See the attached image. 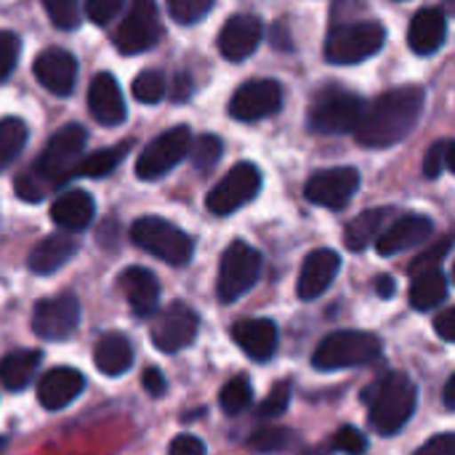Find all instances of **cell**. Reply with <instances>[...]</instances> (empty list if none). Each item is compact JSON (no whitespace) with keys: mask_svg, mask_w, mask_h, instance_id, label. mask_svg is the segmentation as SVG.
I'll return each instance as SVG.
<instances>
[{"mask_svg":"<svg viewBox=\"0 0 455 455\" xmlns=\"http://www.w3.org/2000/svg\"><path fill=\"white\" fill-rule=\"evenodd\" d=\"M427 93L421 85H403L381 93L371 107H365L357 125V141L371 149H384L400 144L419 123L424 112Z\"/></svg>","mask_w":455,"mask_h":455,"instance_id":"obj_1","label":"cell"},{"mask_svg":"<svg viewBox=\"0 0 455 455\" xmlns=\"http://www.w3.org/2000/svg\"><path fill=\"white\" fill-rule=\"evenodd\" d=\"M85 141H88V133L83 125L69 123V125L59 128L48 139V144H45L43 155L35 160V165L16 179V195L24 203H40L51 189L64 187L72 179L77 163L83 160Z\"/></svg>","mask_w":455,"mask_h":455,"instance_id":"obj_2","label":"cell"},{"mask_svg":"<svg viewBox=\"0 0 455 455\" xmlns=\"http://www.w3.org/2000/svg\"><path fill=\"white\" fill-rule=\"evenodd\" d=\"M363 400L371 405V413H368L371 427L381 437H392L413 419L416 403H419V389L405 373L392 371L384 379H379L373 387H368L363 392Z\"/></svg>","mask_w":455,"mask_h":455,"instance_id":"obj_3","label":"cell"},{"mask_svg":"<svg viewBox=\"0 0 455 455\" xmlns=\"http://www.w3.org/2000/svg\"><path fill=\"white\" fill-rule=\"evenodd\" d=\"M384 347L381 339L365 331H339L320 341L315 349L312 365L317 371H347V368H363L381 357Z\"/></svg>","mask_w":455,"mask_h":455,"instance_id":"obj_4","label":"cell"},{"mask_svg":"<svg viewBox=\"0 0 455 455\" xmlns=\"http://www.w3.org/2000/svg\"><path fill=\"white\" fill-rule=\"evenodd\" d=\"M384 43H387V29H384V24H379L373 19L336 24L325 40V59L339 67L360 64V61L376 56L384 48Z\"/></svg>","mask_w":455,"mask_h":455,"instance_id":"obj_5","label":"cell"},{"mask_svg":"<svg viewBox=\"0 0 455 455\" xmlns=\"http://www.w3.org/2000/svg\"><path fill=\"white\" fill-rule=\"evenodd\" d=\"M365 101L341 88L339 83H331L325 88L317 91L312 109H309V128L315 133H349L357 131L363 112H365Z\"/></svg>","mask_w":455,"mask_h":455,"instance_id":"obj_6","label":"cell"},{"mask_svg":"<svg viewBox=\"0 0 455 455\" xmlns=\"http://www.w3.org/2000/svg\"><path fill=\"white\" fill-rule=\"evenodd\" d=\"M131 240L163 259L165 264H173V267H184L192 261V253H195V243L187 232H181L179 227H173L171 221L165 219H157V216H144L139 219L133 227H131Z\"/></svg>","mask_w":455,"mask_h":455,"instance_id":"obj_7","label":"cell"},{"mask_svg":"<svg viewBox=\"0 0 455 455\" xmlns=\"http://www.w3.org/2000/svg\"><path fill=\"white\" fill-rule=\"evenodd\" d=\"M259 275H261V253L248 243L235 240L221 256L219 285H216L219 299L224 304H235L259 283Z\"/></svg>","mask_w":455,"mask_h":455,"instance_id":"obj_8","label":"cell"},{"mask_svg":"<svg viewBox=\"0 0 455 455\" xmlns=\"http://www.w3.org/2000/svg\"><path fill=\"white\" fill-rule=\"evenodd\" d=\"M192 147V133L187 125H173L157 139L147 144V149L136 160V176L141 181H157L165 173H171L173 165H179Z\"/></svg>","mask_w":455,"mask_h":455,"instance_id":"obj_9","label":"cell"},{"mask_svg":"<svg viewBox=\"0 0 455 455\" xmlns=\"http://www.w3.org/2000/svg\"><path fill=\"white\" fill-rule=\"evenodd\" d=\"M261 189V171L253 163H237L211 192H208V211L216 216H229L245 203H251Z\"/></svg>","mask_w":455,"mask_h":455,"instance_id":"obj_10","label":"cell"},{"mask_svg":"<svg viewBox=\"0 0 455 455\" xmlns=\"http://www.w3.org/2000/svg\"><path fill=\"white\" fill-rule=\"evenodd\" d=\"M160 37H163V24H160L157 5L152 0H136L115 32L117 51L125 56L144 53V51L155 48V43Z\"/></svg>","mask_w":455,"mask_h":455,"instance_id":"obj_11","label":"cell"},{"mask_svg":"<svg viewBox=\"0 0 455 455\" xmlns=\"http://www.w3.org/2000/svg\"><path fill=\"white\" fill-rule=\"evenodd\" d=\"M197 328H200V317L187 304L173 301L152 320L149 336H152L155 349L165 355H176L195 341Z\"/></svg>","mask_w":455,"mask_h":455,"instance_id":"obj_12","label":"cell"},{"mask_svg":"<svg viewBox=\"0 0 455 455\" xmlns=\"http://www.w3.org/2000/svg\"><path fill=\"white\" fill-rule=\"evenodd\" d=\"M360 187V173L357 168H349V165H341V168H325V171H317L307 187H304V197L312 203V205H320V208H331V211H341L352 203L355 192Z\"/></svg>","mask_w":455,"mask_h":455,"instance_id":"obj_13","label":"cell"},{"mask_svg":"<svg viewBox=\"0 0 455 455\" xmlns=\"http://www.w3.org/2000/svg\"><path fill=\"white\" fill-rule=\"evenodd\" d=\"M80 325V301L72 293H61L53 299H43L35 307L32 328L45 341H64Z\"/></svg>","mask_w":455,"mask_h":455,"instance_id":"obj_14","label":"cell"},{"mask_svg":"<svg viewBox=\"0 0 455 455\" xmlns=\"http://www.w3.org/2000/svg\"><path fill=\"white\" fill-rule=\"evenodd\" d=\"M283 107V88L277 80H248L229 101V115L240 123L264 120Z\"/></svg>","mask_w":455,"mask_h":455,"instance_id":"obj_15","label":"cell"},{"mask_svg":"<svg viewBox=\"0 0 455 455\" xmlns=\"http://www.w3.org/2000/svg\"><path fill=\"white\" fill-rule=\"evenodd\" d=\"M341 269V256L331 248H317L312 251L299 272V283H296V293L301 301H317L336 280Z\"/></svg>","mask_w":455,"mask_h":455,"instance_id":"obj_16","label":"cell"},{"mask_svg":"<svg viewBox=\"0 0 455 455\" xmlns=\"http://www.w3.org/2000/svg\"><path fill=\"white\" fill-rule=\"evenodd\" d=\"M264 37V24L253 13H235L219 32V51L229 61L248 59Z\"/></svg>","mask_w":455,"mask_h":455,"instance_id":"obj_17","label":"cell"},{"mask_svg":"<svg viewBox=\"0 0 455 455\" xmlns=\"http://www.w3.org/2000/svg\"><path fill=\"white\" fill-rule=\"evenodd\" d=\"M35 77L56 96H69L77 80V59L64 48H45L35 59Z\"/></svg>","mask_w":455,"mask_h":455,"instance_id":"obj_18","label":"cell"},{"mask_svg":"<svg viewBox=\"0 0 455 455\" xmlns=\"http://www.w3.org/2000/svg\"><path fill=\"white\" fill-rule=\"evenodd\" d=\"M432 229H435V224H432V219H427V216H419V213L403 216V219H397L384 235H379L376 251H379V256H384V259L397 256V253L411 251L413 245H421L424 240H429Z\"/></svg>","mask_w":455,"mask_h":455,"instance_id":"obj_19","label":"cell"},{"mask_svg":"<svg viewBox=\"0 0 455 455\" xmlns=\"http://www.w3.org/2000/svg\"><path fill=\"white\" fill-rule=\"evenodd\" d=\"M232 339L235 344L256 363H267L272 360V355L277 352V325L267 317H248L240 320L232 328Z\"/></svg>","mask_w":455,"mask_h":455,"instance_id":"obj_20","label":"cell"},{"mask_svg":"<svg viewBox=\"0 0 455 455\" xmlns=\"http://www.w3.org/2000/svg\"><path fill=\"white\" fill-rule=\"evenodd\" d=\"M85 389V376L75 368H53L37 384V403L45 411H61Z\"/></svg>","mask_w":455,"mask_h":455,"instance_id":"obj_21","label":"cell"},{"mask_svg":"<svg viewBox=\"0 0 455 455\" xmlns=\"http://www.w3.org/2000/svg\"><path fill=\"white\" fill-rule=\"evenodd\" d=\"M88 109L101 125H120L125 120V99L109 72H99L88 88Z\"/></svg>","mask_w":455,"mask_h":455,"instance_id":"obj_22","label":"cell"},{"mask_svg":"<svg viewBox=\"0 0 455 455\" xmlns=\"http://www.w3.org/2000/svg\"><path fill=\"white\" fill-rule=\"evenodd\" d=\"M120 288L136 317H152L160 304V283L144 267H128L120 275Z\"/></svg>","mask_w":455,"mask_h":455,"instance_id":"obj_23","label":"cell"},{"mask_svg":"<svg viewBox=\"0 0 455 455\" xmlns=\"http://www.w3.org/2000/svg\"><path fill=\"white\" fill-rule=\"evenodd\" d=\"M448 35V19L443 8H421L408 27V45L419 56H432L443 48Z\"/></svg>","mask_w":455,"mask_h":455,"instance_id":"obj_24","label":"cell"},{"mask_svg":"<svg viewBox=\"0 0 455 455\" xmlns=\"http://www.w3.org/2000/svg\"><path fill=\"white\" fill-rule=\"evenodd\" d=\"M80 243L75 235H67V232H59V235H51L45 240H40L32 253H29V269L35 275H53L59 272L64 264L72 261V256L77 253Z\"/></svg>","mask_w":455,"mask_h":455,"instance_id":"obj_25","label":"cell"},{"mask_svg":"<svg viewBox=\"0 0 455 455\" xmlns=\"http://www.w3.org/2000/svg\"><path fill=\"white\" fill-rule=\"evenodd\" d=\"M96 213V203L88 192L83 189H72L64 192L53 205H51V219L56 227H61L64 232H80L85 227H91Z\"/></svg>","mask_w":455,"mask_h":455,"instance_id":"obj_26","label":"cell"},{"mask_svg":"<svg viewBox=\"0 0 455 455\" xmlns=\"http://www.w3.org/2000/svg\"><path fill=\"white\" fill-rule=\"evenodd\" d=\"M93 363L104 376H123L133 365V347L123 333H107L93 349Z\"/></svg>","mask_w":455,"mask_h":455,"instance_id":"obj_27","label":"cell"},{"mask_svg":"<svg viewBox=\"0 0 455 455\" xmlns=\"http://www.w3.org/2000/svg\"><path fill=\"white\" fill-rule=\"evenodd\" d=\"M43 355L37 349H16L0 363V381L8 392H21L29 387Z\"/></svg>","mask_w":455,"mask_h":455,"instance_id":"obj_28","label":"cell"},{"mask_svg":"<svg viewBox=\"0 0 455 455\" xmlns=\"http://www.w3.org/2000/svg\"><path fill=\"white\" fill-rule=\"evenodd\" d=\"M389 208H371V211H363L357 219H352L344 229V245L349 251H365L381 232L384 221L389 219Z\"/></svg>","mask_w":455,"mask_h":455,"instance_id":"obj_29","label":"cell"},{"mask_svg":"<svg viewBox=\"0 0 455 455\" xmlns=\"http://www.w3.org/2000/svg\"><path fill=\"white\" fill-rule=\"evenodd\" d=\"M408 299H411V307L419 312H429V309L440 307L448 299V277L440 269L413 277Z\"/></svg>","mask_w":455,"mask_h":455,"instance_id":"obj_30","label":"cell"},{"mask_svg":"<svg viewBox=\"0 0 455 455\" xmlns=\"http://www.w3.org/2000/svg\"><path fill=\"white\" fill-rule=\"evenodd\" d=\"M131 147H133V141L128 139V141H120L115 147H107V149H99L93 155H85L77 163L72 179H77V176H83V179H101V176L112 173L125 160V155L131 152Z\"/></svg>","mask_w":455,"mask_h":455,"instance_id":"obj_31","label":"cell"},{"mask_svg":"<svg viewBox=\"0 0 455 455\" xmlns=\"http://www.w3.org/2000/svg\"><path fill=\"white\" fill-rule=\"evenodd\" d=\"M29 136V128L21 117H3L0 120V173L19 157Z\"/></svg>","mask_w":455,"mask_h":455,"instance_id":"obj_32","label":"cell"},{"mask_svg":"<svg viewBox=\"0 0 455 455\" xmlns=\"http://www.w3.org/2000/svg\"><path fill=\"white\" fill-rule=\"evenodd\" d=\"M253 403V387L248 376H235L219 395V405L227 416H240Z\"/></svg>","mask_w":455,"mask_h":455,"instance_id":"obj_33","label":"cell"},{"mask_svg":"<svg viewBox=\"0 0 455 455\" xmlns=\"http://www.w3.org/2000/svg\"><path fill=\"white\" fill-rule=\"evenodd\" d=\"M221 155H224V141H221L219 136H213V133L200 136V139L192 141V147H189L192 165H195V171H200V173H211V171L219 165Z\"/></svg>","mask_w":455,"mask_h":455,"instance_id":"obj_34","label":"cell"},{"mask_svg":"<svg viewBox=\"0 0 455 455\" xmlns=\"http://www.w3.org/2000/svg\"><path fill=\"white\" fill-rule=\"evenodd\" d=\"M165 88H168L165 75L160 69H144L141 75L133 77V85H131L136 101L141 104H157L165 96Z\"/></svg>","mask_w":455,"mask_h":455,"instance_id":"obj_35","label":"cell"},{"mask_svg":"<svg viewBox=\"0 0 455 455\" xmlns=\"http://www.w3.org/2000/svg\"><path fill=\"white\" fill-rule=\"evenodd\" d=\"M293 440V435L288 429L280 427H261L256 435L248 437V451L251 453H280L288 448V443Z\"/></svg>","mask_w":455,"mask_h":455,"instance_id":"obj_36","label":"cell"},{"mask_svg":"<svg viewBox=\"0 0 455 455\" xmlns=\"http://www.w3.org/2000/svg\"><path fill=\"white\" fill-rule=\"evenodd\" d=\"M43 8L59 29H77L80 27L83 8L75 0H45Z\"/></svg>","mask_w":455,"mask_h":455,"instance_id":"obj_37","label":"cell"},{"mask_svg":"<svg viewBox=\"0 0 455 455\" xmlns=\"http://www.w3.org/2000/svg\"><path fill=\"white\" fill-rule=\"evenodd\" d=\"M213 11V0H171L168 13L179 24H195Z\"/></svg>","mask_w":455,"mask_h":455,"instance_id":"obj_38","label":"cell"},{"mask_svg":"<svg viewBox=\"0 0 455 455\" xmlns=\"http://www.w3.org/2000/svg\"><path fill=\"white\" fill-rule=\"evenodd\" d=\"M288 405H291V384L288 381H277L272 387V392L264 397V403L259 405L256 416L259 419H277V416H283L288 411Z\"/></svg>","mask_w":455,"mask_h":455,"instance_id":"obj_39","label":"cell"},{"mask_svg":"<svg viewBox=\"0 0 455 455\" xmlns=\"http://www.w3.org/2000/svg\"><path fill=\"white\" fill-rule=\"evenodd\" d=\"M451 245H453V240H451V237H445L443 243H437L435 248H429V251H424L419 259H413V264H411V277H419V275L435 272V269L445 261V256L451 253Z\"/></svg>","mask_w":455,"mask_h":455,"instance_id":"obj_40","label":"cell"},{"mask_svg":"<svg viewBox=\"0 0 455 455\" xmlns=\"http://www.w3.org/2000/svg\"><path fill=\"white\" fill-rule=\"evenodd\" d=\"M328 451H339V453L349 455H365L368 453V437L355 429V427H341L333 437V445Z\"/></svg>","mask_w":455,"mask_h":455,"instance_id":"obj_41","label":"cell"},{"mask_svg":"<svg viewBox=\"0 0 455 455\" xmlns=\"http://www.w3.org/2000/svg\"><path fill=\"white\" fill-rule=\"evenodd\" d=\"M448 157H451V139H440L429 147L424 157V176L427 179H440L448 171Z\"/></svg>","mask_w":455,"mask_h":455,"instance_id":"obj_42","label":"cell"},{"mask_svg":"<svg viewBox=\"0 0 455 455\" xmlns=\"http://www.w3.org/2000/svg\"><path fill=\"white\" fill-rule=\"evenodd\" d=\"M19 53H21L19 35L16 32H8V29H0V80H5L16 69Z\"/></svg>","mask_w":455,"mask_h":455,"instance_id":"obj_43","label":"cell"},{"mask_svg":"<svg viewBox=\"0 0 455 455\" xmlns=\"http://www.w3.org/2000/svg\"><path fill=\"white\" fill-rule=\"evenodd\" d=\"M120 11H123V0H88L85 3V16L99 27L109 24Z\"/></svg>","mask_w":455,"mask_h":455,"instance_id":"obj_44","label":"cell"},{"mask_svg":"<svg viewBox=\"0 0 455 455\" xmlns=\"http://www.w3.org/2000/svg\"><path fill=\"white\" fill-rule=\"evenodd\" d=\"M168 455H205V443L195 435H179L171 443Z\"/></svg>","mask_w":455,"mask_h":455,"instance_id":"obj_45","label":"cell"},{"mask_svg":"<svg viewBox=\"0 0 455 455\" xmlns=\"http://www.w3.org/2000/svg\"><path fill=\"white\" fill-rule=\"evenodd\" d=\"M416 455H455V437L451 432L437 435L435 440L424 443V448H419Z\"/></svg>","mask_w":455,"mask_h":455,"instance_id":"obj_46","label":"cell"},{"mask_svg":"<svg viewBox=\"0 0 455 455\" xmlns=\"http://www.w3.org/2000/svg\"><path fill=\"white\" fill-rule=\"evenodd\" d=\"M192 93H195V80H192V75H189V72H179V75L173 77V85H171V99H173L176 104H181V101H189Z\"/></svg>","mask_w":455,"mask_h":455,"instance_id":"obj_47","label":"cell"},{"mask_svg":"<svg viewBox=\"0 0 455 455\" xmlns=\"http://www.w3.org/2000/svg\"><path fill=\"white\" fill-rule=\"evenodd\" d=\"M141 381H144V389H147L149 397H163L165 389H168V387H165V376H163L157 368H149V371L144 373Z\"/></svg>","mask_w":455,"mask_h":455,"instance_id":"obj_48","label":"cell"},{"mask_svg":"<svg viewBox=\"0 0 455 455\" xmlns=\"http://www.w3.org/2000/svg\"><path fill=\"white\" fill-rule=\"evenodd\" d=\"M435 328H437V333H440V339L443 341H448V344H453L455 341V309H445L437 320H435Z\"/></svg>","mask_w":455,"mask_h":455,"instance_id":"obj_49","label":"cell"},{"mask_svg":"<svg viewBox=\"0 0 455 455\" xmlns=\"http://www.w3.org/2000/svg\"><path fill=\"white\" fill-rule=\"evenodd\" d=\"M395 291H397V285H395V280H392L389 275H381V277L376 280V293H379L381 299H392Z\"/></svg>","mask_w":455,"mask_h":455,"instance_id":"obj_50","label":"cell"},{"mask_svg":"<svg viewBox=\"0 0 455 455\" xmlns=\"http://www.w3.org/2000/svg\"><path fill=\"white\" fill-rule=\"evenodd\" d=\"M445 408H448V411H453L455 408V376H451L448 384H445Z\"/></svg>","mask_w":455,"mask_h":455,"instance_id":"obj_51","label":"cell"},{"mask_svg":"<svg viewBox=\"0 0 455 455\" xmlns=\"http://www.w3.org/2000/svg\"><path fill=\"white\" fill-rule=\"evenodd\" d=\"M5 448V437H0V451Z\"/></svg>","mask_w":455,"mask_h":455,"instance_id":"obj_52","label":"cell"}]
</instances>
